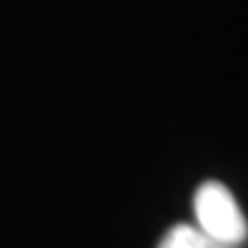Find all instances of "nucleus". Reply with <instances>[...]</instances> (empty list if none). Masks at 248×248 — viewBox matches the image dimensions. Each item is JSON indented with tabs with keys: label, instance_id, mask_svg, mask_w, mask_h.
Masks as SVG:
<instances>
[{
	"label": "nucleus",
	"instance_id": "obj_1",
	"mask_svg": "<svg viewBox=\"0 0 248 248\" xmlns=\"http://www.w3.org/2000/svg\"><path fill=\"white\" fill-rule=\"evenodd\" d=\"M195 213L199 230L213 242L223 246L240 244L248 234V226L236 199L219 182H205L195 195Z\"/></svg>",
	"mask_w": 248,
	"mask_h": 248
},
{
	"label": "nucleus",
	"instance_id": "obj_2",
	"mask_svg": "<svg viewBox=\"0 0 248 248\" xmlns=\"http://www.w3.org/2000/svg\"><path fill=\"white\" fill-rule=\"evenodd\" d=\"M159 248H230L223 244L213 242L211 238H207L203 232L190 226H176L166 234L161 240Z\"/></svg>",
	"mask_w": 248,
	"mask_h": 248
}]
</instances>
